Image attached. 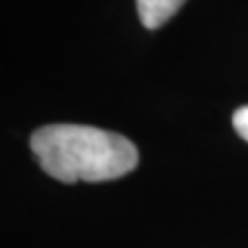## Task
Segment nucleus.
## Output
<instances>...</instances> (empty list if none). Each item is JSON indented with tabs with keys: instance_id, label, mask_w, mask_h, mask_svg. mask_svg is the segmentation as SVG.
Wrapping results in <instances>:
<instances>
[{
	"instance_id": "obj_3",
	"label": "nucleus",
	"mask_w": 248,
	"mask_h": 248,
	"mask_svg": "<svg viewBox=\"0 0 248 248\" xmlns=\"http://www.w3.org/2000/svg\"><path fill=\"white\" fill-rule=\"evenodd\" d=\"M232 124H234V131L239 133L241 138L248 142V106H241L234 110L232 115Z\"/></svg>"
},
{
	"instance_id": "obj_2",
	"label": "nucleus",
	"mask_w": 248,
	"mask_h": 248,
	"mask_svg": "<svg viewBox=\"0 0 248 248\" xmlns=\"http://www.w3.org/2000/svg\"><path fill=\"white\" fill-rule=\"evenodd\" d=\"M184 2L186 0H136V9H138L142 26L156 30L175 16Z\"/></svg>"
},
{
	"instance_id": "obj_1",
	"label": "nucleus",
	"mask_w": 248,
	"mask_h": 248,
	"mask_svg": "<svg viewBox=\"0 0 248 248\" xmlns=\"http://www.w3.org/2000/svg\"><path fill=\"white\" fill-rule=\"evenodd\" d=\"M30 147L46 175L64 184L108 182L138 166V150L129 138L83 124L42 126L32 133Z\"/></svg>"
}]
</instances>
